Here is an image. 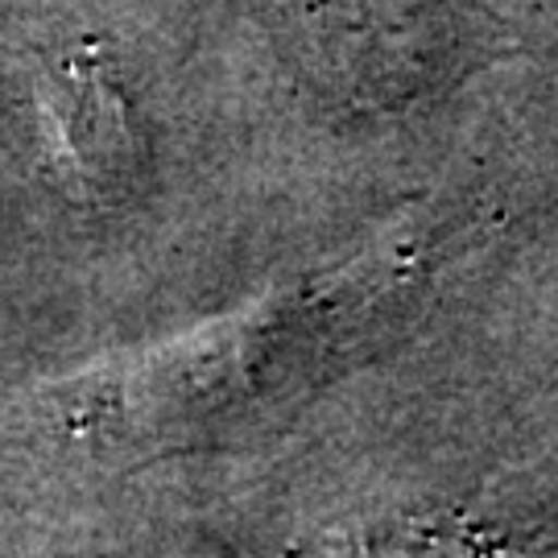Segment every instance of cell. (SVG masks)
<instances>
[{
  "label": "cell",
  "instance_id": "1",
  "mask_svg": "<svg viewBox=\"0 0 558 558\" xmlns=\"http://www.w3.org/2000/svg\"><path fill=\"white\" fill-rule=\"evenodd\" d=\"M38 112L54 170L80 199H112L137 166V141L117 80L96 54H62L38 75Z\"/></svg>",
  "mask_w": 558,
  "mask_h": 558
}]
</instances>
